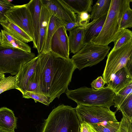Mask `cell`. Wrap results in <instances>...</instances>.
I'll list each match as a JSON object with an SVG mask.
<instances>
[{"instance_id": "cell-25", "label": "cell", "mask_w": 132, "mask_h": 132, "mask_svg": "<svg viewBox=\"0 0 132 132\" xmlns=\"http://www.w3.org/2000/svg\"><path fill=\"white\" fill-rule=\"evenodd\" d=\"M120 124V122L118 121H104L91 125L95 132H116L119 128Z\"/></svg>"}, {"instance_id": "cell-35", "label": "cell", "mask_w": 132, "mask_h": 132, "mask_svg": "<svg viewBox=\"0 0 132 132\" xmlns=\"http://www.w3.org/2000/svg\"><path fill=\"white\" fill-rule=\"evenodd\" d=\"M105 84L102 77L99 76L92 82L91 85L92 88L96 90H98L103 88Z\"/></svg>"}, {"instance_id": "cell-7", "label": "cell", "mask_w": 132, "mask_h": 132, "mask_svg": "<svg viewBox=\"0 0 132 132\" xmlns=\"http://www.w3.org/2000/svg\"><path fill=\"white\" fill-rule=\"evenodd\" d=\"M80 124L85 122L91 124L104 121H117L116 112L103 106L78 104L75 108Z\"/></svg>"}, {"instance_id": "cell-29", "label": "cell", "mask_w": 132, "mask_h": 132, "mask_svg": "<svg viewBox=\"0 0 132 132\" xmlns=\"http://www.w3.org/2000/svg\"><path fill=\"white\" fill-rule=\"evenodd\" d=\"M131 93H132V82L116 94L113 100L114 107L118 108Z\"/></svg>"}, {"instance_id": "cell-37", "label": "cell", "mask_w": 132, "mask_h": 132, "mask_svg": "<svg viewBox=\"0 0 132 132\" xmlns=\"http://www.w3.org/2000/svg\"><path fill=\"white\" fill-rule=\"evenodd\" d=\"M64 26L67 31H69L76 27L79 26L78 23L76 22L65 23Z\"/></svg>"}, {"instance_id": "cell-22", "label": "cell", "mask_w": 132, "mask_h": 132, "mask_svg": "<svg viewBox=\"0 0 132 132\" xmlns=\"http://www.w3.org/2000/svg\"><path fill=\"white\" fill-rule=\"evenodd\" d=\"M74 12L77 14L83 12H91L93 0H63Z\"/></svg>"}, {"instance_id": "cell-15", "label": "cell", "mask_w": 132, "mask_h": 132, "mask_svg": "<svg viewBox=\"0 0 132 132\" xmlns=\"http://www.w3.org/2000/svg\"><path fill=\"white\" fill-rule=\"evenodd\" d=\"M132 82V76L124 67L116 72L108 83L107 87L111 89L116 94Z\"/></svg>"}, {"instance_id": "cell-20", "label": "cell", "mask_w": 132, "mask_h": 132, "mask_svg": "<svg viewBox=\"0 0 132 132\" xmlns=\"http://www.w3.org/2000/svg\"><path fill=\"white\" fill-rule=\"evenodd\" d=\"M0 24L4 30L17 39L25 43L33 42L32 39L26 32L9 20L7 23Z\"/></svg>"}, {"instance_id": "cell-23", "label": "cell", "mask_w": 132, "mask_h": 132, "mask_svg": "<svg viewBox=\"0 0 132 132\" xmlns=\"http://www.w3.org/2000/svg\"><path fill=\"white\" fill-rule=\"evenodd\" d=\"M111 0H98L92 7L90 18L92 21L97 19L102 16L107 14Z\"/></svg>"}, {"instance_id": "cell-42", "label": "cell", "mask_w": 132, "mask_h": 132, "mask_svg": "<svg viewBox=\"0 0 132 132\" xmlns=\"http://www.w3.org/2000/svg\"><path fill=\"white\" fill-rule=\"evenodd\" d=\"M0 73H5L4 72H3L0 69Z\"/></svg>"}, {"instance_id": "cell-17", "label": "cell", "mask_w": 132, "mask_h": 132, "mask_svg": "<svg viewBox=\"0 0 132 132\" xmlns=\"http://www.w3.org/2000/svg\"><path fill=\"white\" fill-rule=\"evenodd\" d=\"M17 120L12 110L6 107L0 108V127L15 132V129L17 128Z\"/></svg>"}, {"instance_id": "cell-27", "label": "cell", "mask_w": 132, "mask_h": 132, "mask_svg": "<svg viewBox=\"0 0 132 132\" xmlns=\"http://www.w3.org/2000/svg\"><path fill=\"white\" fill-rule=\"evenodd\" d=\"M117 109L121 112L123 116L132 121V93L128 95Z\"/></svg>"}, {"instance_id": "cell-36", "label": "cell", "mask_w": 132, "mask_h": 132, "mask_svg": "<svg viewBox=\"0 0 132 132\" xmlns=\"http://www.w3.org/2000/svg\"><path fill=\"white\" fill-rule=\"evenodd\" d=\"M80 132H95L91 124L83 122L80 123Z\"/></svg>"}, {"instance_id": "cell-33", "label": "cell", "mask_w": 132, "mask_h": 132, "mask_svg": "<svg viewBox=\"0 0 132 132\" xmlns=\"http://www.w3.org/2000/svg\"><path fill=\"white\" fill-rule=\"evenodd\" d=\"M116 132H132V121L123 116Z\"/></svg>"}, {"instance_id": "cell-18", "label": "cell", "mask_w": 132, "mask_h": 132, "mask_svg": "<svg viewBox=\"0 0 132 132\" xmlns=\"http://www.w3.org/2000/svg\"><path fill=\"white\" fill-rule=\"evenodd\" d=\"M64 24L59 18L53 14H50L48 27L42 52L46 53L51 51L50 43L52 37L56 31L61 26H64Z\"/></svg>"}, {"instance_id": "cell-24", "label": "cell", "mask_w": 132, "mask_h": 132, "mask_svg": "<svg viewBox=\"0 0 132 132\" xmlns=\"http://www.w3.org/2000/svg\"><path fill=\"white\" fill-rule=\"evenodd\" d=\"M131 0H123V10L120 19V27L122 30L132 27V10L130 7Z\"/></svg>"}, {"instance_id": "cell-34", "label": "cell", "mask_w": 132, "mask_h": 132, "mask_svg": "<svg viewBox=\"0 0 132 132\" xmlns=\"http://www.w3.org/2000/svg\"><path fill=\"white\" fill-rule=\"evenodd\" d=\"M90 14L88 13L83 12L77 14V22L79 26H85L89 23Z\"/></svg>"}, {"instance_id": "cell-40", "label": "cell", "mask_w": 132, "mask_h": 132, "mask_svg": "<svg viewBox=\"0 0 132 132\" xmlns=\"http://www.w3.org/2000/svg\"><path fill=\"white\" fill-rule=\"evenodd\" d=\"M5 77L4 73H0V80Z\"/></svg>"}, {"instance_id": "cell-32", "label": "cell", "mask_w": 132, "mask_h": 132, "mask_svg": "<svg viewBox=\"0 0 132 132\" xmlns=\"http://www.w3.org/2000/svg\"><path fill=\"white\" fill-rule=\"evenodd\" d=\"M14 5L9 1L0 0V23H6L8 22V20L4 14Z\"/></svg>"}, {"instance_id": "cell-14", "label": "cell", "mask_w": 132, "mask_h": 132, "mask_svg": "<svg viewBox=\"0 0 132 132\" xmlns=\"http://www.w3.org/2000/svg\"><path fill=\"white\" fill-rule=\"evenodd\" d=\"M26 4L30 13L32 18L34 34L33 47L37 49L42 4L41 0H31Z\"/></svg>"}, {"instance_id": "cell-11", "label": "cell", "mask_w": 132, "mask_h": 132, "mask_svg": "<svg viewBox=\"0 0 132 132\" xmlns=\"http://www.w3.org/2000/svg\"><path fill=\"white\" fill-rule=\"evenodd\" d=\"M50 47L52 52L65 58H70L68 36L64 26L59 28L53 35Z\"/></svg>"}, {"instance_id": "cell-41", "label": "cell", "mask_w": 132, "mask_h": 132, "mask_svg": "<svg viewBox=\"0 0 132 132\" xmlns=\"http://www.w3.org/2000/svg\"><path fill=\"white\" fill-rule=\"evenodd\" d=\"M1 37H2L1 33V31H0V43L1 42Z\"/></svg>"}, {"instance_id": "cell-28", "label": "cell", "mask_w": 132, "mask_h": 132, "mask_svg": "<svg viewBox=\"0 0 132 132\" xmlns=\"http://www.w3.org/2000/svg\"><path fill=\"white\" fill-rule=\"evenodd\" d=\"M16 75L5 77L0 80V94L8 90L16 89Z\"/></svg>"}, {"instance_id": "cell-10", "label": "cell", "mask_w": 132, "mask_h": 132, "mask_svg": "<svg viewBox=\"0 0 132 132\" xmlns=\"http://www.w3.org/2000/svg\"><path fill=\"white\" fill-rule=\"evenodd\" d=\"M43 5L50 14L56 16L65 24L76 22L77 15L65 3L63 0H41Z\"/></svg>"}, {"instance_id": "cell-31", "label": "cell", "mask_w": 132, "mask_h": 132, "mask_svg": "<svg viewBox=\"0 0 132 132\" xmlns=\"http://www.w3.org/2000/svg\"><path fill=\"white\" fill-rule=\"evenodd\" d=\"M22 97L25 98H32L34 100L35 102L38 101L47 106L50 103L47 98L42 94L26 91L22 94Z\"/></svg>"}, {"instance_id": "cell-8", "label": "cell", "mask_w": 132, "mask_h": 132, "mask_svg": "<svg viewBox=\"0 0 132 132\" xmlns=\"http://www.w3.org/2000/svg\"><path fill=\"white\" fill-rule=\"evenodd\" d=\"M131 56L132 40L119 49L111 51L107 55L102 75L105 84H108L116 72L125 67Z\"/></svg>"}, {"instance_id": "cell-12", "label": "cell", "mask_w": 132, "mask_h": 132, "mask_svg": "<svg viewBox=\"0 0 132 132\" xmlns=\"http://www.w3.org/2000/svg\"><path fill=\"white\" fill-rule=\"evenodd\" d=\"M38 59L37 56L23 65L16 75L17 90L22 94L26 92L28 83L36 70Z\"/></svg>"}, {"instance_id": "cell-39", "label": "cell", "mask_w": 132, "mask_h": 132, "mask_svg": "<svg viewBox=\"0 0 132 132\" xmlns=\"http://www.w3.org/2000/svg\"><path fill=\"white\" fill-rule=\"evenodd\" d=\"M0 132H13L7 130L0 127Z\"/></svg>"}, {"instance_id": "cell-3", "label": "cell", "mask_w": 132, "mask_h": 132, "mask_svg": "<svg viewBox=\"0 0 132 132\" xmlns=\"http://www.w3.org/2000/svg\"><path fill=\"white\" fill-rule=\"evenodd\" d=\"M67 97L78 104L98 105L109 108L114 105L115 93L106 87L98 90L86 87L74 90L68 89L65 92Z\"/></svg>"}, {"instance_id": "cell-2", "label": "cell", "mask_w": 132, "mask_h": 132, "mask_svg": "<svg viewBox=\"0 0 132 132\" xmlns=\"http://www.w3.org/2000/svg\"><path fill=\"white\" fill-rule=\"evenodd\" d=\"M80 126L75 108L62 104L45 120L41 132H80Z\"/></svg>"}, {"instance_id": "cell-38", "label": "cell", "mask_w": 132, "mask_h": 132, "mask_svg": "<svg viewBox=\"0 0 132 132\" xmlns=\"http://www.w3.org/2000/svg\"><path fill=\"white\" fill-rule=\"evenodd\" d=\"M125 67L129 74L132 76V56L128 59Z\"/></svg>"}, {"instance_id": "cell-16", "label": "cell", "mask_w": 132, "mask_h": 132, "mask_svg": "<svg viewBox=\"0 0 132 132\" xmlns=\"http://www.w3.org/2000/svg\"><path fill=\"white\" fill-rule=\"evenodd\" d=\"M50 20V14L46 8L42 5L40 13L39 36L37 50L38 54L42 51L45 43Z\"/></svg>"}, {"instance_id": "cell-6", "label": "cell", "mask_w": 132, "mask_h": 132, "mask_svg": "<svg viewBox=\"0 0 132 132\" xmlns=\"http://www.w3.org/2000/svg\"><path fill=\"white\" fill-rule=\"evenodd\" d=\"M111 47L108 46L95 44L91 42L85 44L71 59L76 68L79 70L97 64L107 55Z\"/></svg>"}, {"instance_id": "cell-26", "label": "cell", "mask_w": 132, "mask_h": 132, "mask_svg": "<svg viewBox=\"0 0 132 132\" xmlns=\"http://www.w3.org/2000/svg\"><path fill=\"white\" fill-rule=\"evenodd\" d=\"M131 40V31L127 29H123L113 42L114 45L111 50H114L119 49Z\"/></svg>"}, {"instance_id": "cell-21", "label": "cell", "mask_w": 132, "mask_h": 132, "mask_svg": "<svg viewBox=\"0 0 132 132\" xmlns=\"http://www.w3.org/2000/svg\"><path fill=\"white\" fill-rule=\"evenodd\" d=\"M107 15H105L99 18L89 27L84 37V45L91 42L98 36L102 29Z\"/></svg>"}, {"instance_id": "cell-1", "label": "cell", "mask_w": 132, "mask_h": 132, "mask_svg": "<svg viewBox=\"0 0 132 132\" xmlns=\"http://www.w3.org/2000/svg\"><path fill=\"white\" fill-rule=\"evenodd\" d=\"M37 56L40 88L50 103L68 89L76 68L71 59L65 58L51 51L41 52Z\"/></svg>"}, {"instance_id": "cell-4", "label": "cell", "mask_w": 132, "mask_h": 132, "mask_svg": "<svg viewBox=\"0 0 132 132\" xmlns=\"http://www.w3.org/2000/svg\"><path fill=\"white\" fill-rule=\"evenodd\" d=\"M123 0H111L110 7L102 29L98 36L91 42L108 46L113 42L122 30L120 27Z\"/></svg>"}, {"instance_id": "cell-5", "label": "cell", "mask_w": 132, "mask_h": 132, "mask_svg": "<svg viewBox=\"0 0 132 132\" xmlns=\"http://www.w3.org/2000/svg\"><path fill=\"white\" fill-rule=\"evenodd\" d=\"M36 57L32 52L0 44V69L4 73L16 75L22 66Z\"/></svg>"}, {"instance_id": "cell-13", "label": "cell", "mask_w": 132, "mask_h": 132, "mask_svg": "<svg viewBox=\"0 0 132 132\" xmlns=\"http://www.w3.org/2000/svg\"><path fill=\"white\" fill-rule=\"evenodd\" d=\"M92 21L84 26H78L69 31L68 36L70 51L75 54L84 46V37L87 30L96 20Z\"/></svg>"}, {"instance_id": "cell-9", "label": "cell", "mask_w": 132, "mask_h": 132, "mask_svg": "<svg viewBox=\"0 0 132 132\" xmlns=\"http://www.w3.org/2000/svg\"><path fill=\"white\" fill-rule=\"evenodd\" d=\"M4 15L9 21L26 32L33 41L34 31L31 15L26 4L14 5L4 14Z\"/></svg>"}, {"instance_id": "cell-19", "label": "cell", "mask_w": 132, "mask_h": 132, "mask_svg": "<svg viewBox=\"0 0 132 132\" xmlns=\"http://www.w3.org/2000/svg\"><path fill=\"white\" fill-rule=\"evenodd\" d=\"M1 31L2 37L1 45L26 52H31V48L27 44L14 37L4 30L1 29Z\"/></svg>"}, {"instance_id": "cell-30", "label": "cell", "mask_w": 132, "mask_h": 132, "mask_svg": "<svg viewBox=\"0 0 132 132\" xmlns=\"http://www.w3.org/2000/svg\"><path fill=\"white\" fill-rule=\"evenodd\" d=\"M26 91L42 94L39 86L37 66L33 75L28 83Z\"/></svg>"}]
</instances>
